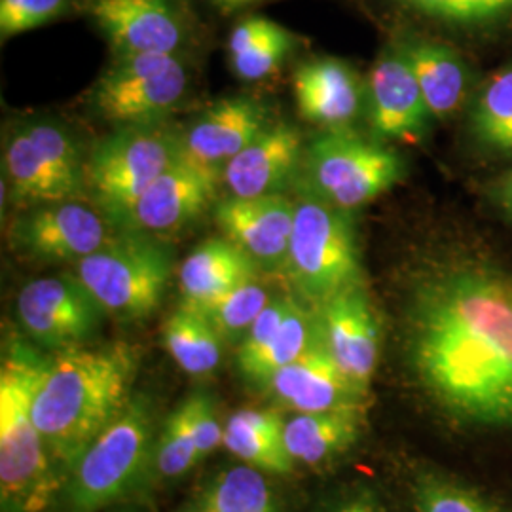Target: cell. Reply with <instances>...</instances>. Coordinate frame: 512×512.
<instances>
[{
  "mask_svg": "<svg viewBox=\"0 0 512 512\" xmlns=\"http://www.w3.org/2000/svg\"><path fill=\"white\" fill-rule=\"evenodd\" d=\"M408 357L448 420L512 431V274L456 266L421 283L410 306Z\"/></svg>",
  "mask_w": 512,
  "mask_h": 512,
  "instance_id": "6da1fadb",
  "label": "cell"
},
{
  "mask_svg": "<svg viewBox=\"0 0 512 512\" xmlns=\"http://www.w3.org/2000/svg\"><path fill=\"white\" fill-rule=\"evenodd\" d=\"M137 370L139 351L129 344L67 349L50 359L33 414L63 480L126 408Z\"/></svg>",
  "mask_w": 512,
  "mask_h": 512,
  "instance_id": "7a4b0ae2",
  "label": "cell"
},
{
  "mask_svg": "<svg viewBox=\"0 0 512 512\" xmlns=\"http://www.w3.org/2000/svg\"><path fill=\"white\" fill-rule=\"evenodd\" d=\"M48 365V357L21 340L4 348L0 365L2 512L55 511L65 484L33 414Z\"/></svg>",
  "mask_w": 512,
  "mask_h": 512,
  "instance_id": "3957f363",
  "label": "cell"
},
{
  "mask_svg": "<svg viewBox=\"0 0 512 512\" xmlns=\"http://www.w3.org/2000/svg\"><path fill=\"white\" fill-rule=\"evenodd\" d=\"M156 410L147 395H133L76 461L55 512H101L129 497L154 475Z\"/></svg>",
  "mask_w": 512,
  "mask_h": 512,
  "instance_id": "277c9868",
  "label": "cell"
},
{
  "mask_svg": "<svg viewBox=\"0 0 512 512\" xmlns=\"http://www.w3.org/2000/svg\"><path fill=\"white\" fill-rule=\"evenodd\" d=\"M285 272L298 294L317 306L359 285L361 260L348 213L313 196L296 203Z\"/></svg>",
  "mask_w": 512,
  "mask_h": 512,
  "instance_id": "5b68a950",
  "label": "cell"
},
{
  "mask_svg": "<svg viewBox=\"0 0 512 512\" xmlns=\"http://www.w3.org/2000/svg\"><path fill=\"white\" fill-rule=\"evenodd\" d=\"M76 277L95 300L120 321L145 319L164 300L171 279V255L162 243L131 232L110 238L76 262Z\"/></svg>",
  "mask_w": 512,
  "mask_h": 512,
  "instance_id": "8992f818",
  "label": "cell"
},
{
  "mask_svg": "<svg viewBox=\"0 0 512 512\" xmlns=\"http://www.w3.org/2000/svg\"><path fill=\"white\" fill-rule=\"evenodd\" d=\"M302 162L313 198L344 211L374 202L404 177L397 150L349 129H327L311 141Z\"/></svg>",
  "mask_w": 512,
  "mask_h": 512,
  "instance_id": "52a82bcc",
  "label": "cell"
},
{
  "mask_svg": "<svg viewBox=\"0 0 512 512\" xmlns=\"http://www.w3.org/2000/svg\"><path fill=\"white\" fill-rule=\"evenodd\" d=\"M181 158V137L154 124L126 126L93 148L86 181L114 224Z\"/></svg>",
  "mask_w": 512,
  "mask_h": 512,
  "instance_id": "ba28073f",
  "label": "cell"
},
{
  "mask_svg": "<svg viewBox=\"0 0 512 512\" xmlns=\"http://www.w3.org/2000/svg\"><path fill=\"white\" fill-rule=\"evenodd\" d=\"M186 86V71L173 54L116 55L95 84L92 105L114 124H154L183 99Z\"/></svg>",
  "mask_w": 512,
  "mask_h": 512,
  "instance_id": "9c48e42d",
  "label": "cell"
},
{
  "mask_svg": "<svg viewBox=\"0 0 512 512\" xmlns=\"http://www.w3.org/2000/svg\"><path fill=\"white\" fill-rule=\"evenodd\" d=\"M16 311L27 336L55 353L88 346L107 315L76 275L40 277L27 283L19 291Z\"/></svg>",
  "mask_w": 512,
  "mask_h": 512,
  "instance_id": "30bf717a",
  "label": "cell"
},
{
  "mask_svg": "<svg viewBox=\"0 0 512 512\" xmlns=\"http://www.w3.org/2000/svg\"><path fill=\"white\" fill-rule=\"evenodd\" d=\"M220 175L181 154L116 224L135 234L175 232L215 202Z\"/></svg>",
  "mask_w": 512,
  "mask_h": 512,
  "instance_id": "8fae6325",
  "label": "cell"
},
{
  "mask_svg": "<svg viewBox=\"0 0 512 512\" xmlns=\"http://www.w3.org/2000/svg\"><path fill=\"white\" fill-rule=\"evenodd\" d=\"M262 389L274 408L293 414L365 410L368 397V391L336 365L323 342L275 372Z\"/></svg>",
  "mask_w": 512,
  "mask_h": 512,
  "instance_id": "7c38bea8",
  "label": "cell"
},
{
  "mask_svg": "<svg viewBox=\"0 0 512 512\" xmlns=\"http://www.w3.org/2000/svg\"><path fill=\"white\" fill-rule=\"evenodd\" d=\"M12 239L19 251L40 260H82L109 241L105 219L92 207L67 202L37 205L16 220Z\"/></svg>",
  "mask_w": 512,
  "mask_h": 512,
  "instance_id": "4fadbf2b",
  "label": "cell"
},
{
  "mask_svg": "<svg viewBox=\"0 0 512 512\" xmlns=\"http://www.w3.org/2000/svg\"><path fill=\"white\" fill-rule=\"evenodd\" d=\"M317 315L330 357L368 391L380 361V323L363 283L330 296L317 306Z\"/></svg>",
  "mask_w": 512,
  "mask_h": 512,
  "instance_id": "5bb4252c",
  "label": "cell"
},
{
  "mask_svg": "<svg viewBox=\"0 0 512 512\" xmlns=\"http://www.w3.org/2000/svg\"><path fill=\"white\" fill-rule=\"evenodd\" d=\"M296 203L283 194L253 198L230 196L217 203L215 220L224 238L234 241L260 270H285L293 236Z\"/></svg>",
  "mask_w": 512,
  "mask_h": 512,
  "instance_id": "9a60e30c",
  "label": "cell"
},
{
  "mask_svg": "<svg viewBox=\"0 0 512 512\" xmlns=\"http://www.w3.org/2000/svg\"><path fill=\"white\" fill-rule=\"evenodd\" d=\"M370 128L378 139L418 143L433 120L403 48L378 57L368 80Z\"/></svg>",
  "mask_w": 512,
  "mask_h": 512,
  "instance_id": "2e32d148",
  "label": "cell"
},
{
  "mask_svg": "<svg viewBox=\"0 0 512 512\" xmlns=\"http://www.w3.org/2000/svg\"><path fill=\"white\" fill-rule=\"evenodd\" d=\"M270 126L268 109L253 97L220 99L181 135V154L222 173L230 160Z\"/></svg>",
  "mask_w": 512,
  "mask_h": 512,
  "instance_id": "e0dca14e",
  "label": "cell"
},
{
  "mask_svg": "<svg viewBox=\"0 0 512 512\" xmlns=\"http://www.w3.org/2000/svg\"><path fill=\"white\" fill-rule=\"evenodd\" d=\"M92 14L118 55L175 54L183 42L169 0H92Z\"/></svg>",
  "mask_w": 512,
  "mask_h": 512,
  "instance_id": "ac0fdd59",
  "label": "cell"
},
{
  "mask_svg": "<svg viewBox=\"0 0 512 512\" xmlns=\"http://www.w3.org/2000/svg\"><path fill=\"white\" fill-rule=\"evenodd\" d=\"M293 88L302 118L327 129H348L365 99L359 74L348 63L332 57L300 65L294 73Z\"/></svg>",
  "mask_w": 512,
  "mask_h": 512,
  "instance_id": "d6986e66",
  "label": "cell"
},
{
  "mask_svg": "<svg viewBox=\"0 0 512 512\" xmlns=\"http://www.w3.org/2000/svg\"><path fill=\"white\" fill-rule=\"evenodd\" d=\"M304 158L302 137L289 124H272L224 167L222 179L230 196L253 198L281 194Z\"/></svg>",
  "mask_w": 512,
  "mask_h": 512,
  "instance_id": "ffe728a7",
  "label": "cell"
},
{
  "mask_svg": "<svg viewBox=\"0 0 512 512\" xmlns=\"http://www.w3.org/2000/svg\"><path fill=\"white\" fill-rule=\"evenodd\" d=\"M401 48L433 120L454 116L471 92V73L458 52L431 40H410Z\"/></svg>",
  "mask_w": 512,
  "mask_h": 512,
  "instance_id": "44dd1931",
  "label": "cell"
},
{
  "mask_svg": "<svg viewBox=\"0 0 512 512\" xmlns=\"http://www.w3.org/2000/svg\"><path fill=\"white\" fill-rule=\"evenodd\" d=\"M365 410L293 414L285 420V446L294 463L323 465L349 452L363 437Z\"/></svg>",
  "mask_w": 512,
  "mask_h": 512,
  "instance_id": "7402d4cb",
  "label": "cell"
},
{
  "mask_svg": "<svg viewBox=\"0 0 512 512\" xmlns=\"http://www.w3.org/2000/svg\"><path fill=\"white\" fill-rule=\"evenodd\" d=\"M258 264L230 239H209L179 270L183 302H203L258 277Z\"/></svg>",
  "mask_w": 512,
  "mask_h": 512,
  "instance_id": "603a6c76",
  "label": "cell"
},
{
  "mask_svg": "<svg viewBox=\"0 0 512 512\" xmlns=\"http://www.w3.org/2000/svg\"><path fill=\"white\" fill-rule=\"evenodd\" d=\"M222 446L236 458L268 475H289L293 458L285 446L281 410H239L224 425Z\"/></svg>",
  "mask_w": 512,
  "mask_h": 512,
  "instance_id": "cb8c5ba5",
  "label": "cell"
},
{
  "mask_svg": "<svg viewBox=\"0 0 512 512\" xmlns=\"http://www.w3.org/2000/svg\"><path fill=\"white\" fill-rule=\"evenodd\" d=\"M4 181L19 203L46 205L76 200L73 190L46 162L23 126L12 133L4 148Z\"/></svg>",
  "mask_w": 512,
  "mask_h": 512,
  "instance_id": "d4e9b609",
  "label": "cell"
},
{
  "mask_svg": "<svg viewBox=\"0 0 512 512\" xmlns=\"http://www.w3.org/2000/svg\"><path fill=\"white\" fill-rule=\"evenodd\" d=\"M321 342L317 311L313 313L302 300L294 298L293 308L285 317L281 329L277 330L266 348L260 349L251 359L239 363V370L247 382L256 387H264L275 372L291 365Z\"/></svg>",
  "mask_w": 512,
  "mask_h": 512,
  "instance_id": "484cf974",
  "label": "cell"
},
{
  "mask_svg": "<svg viewBox=\"0 0 512 512\" xmlns=\"http://www.w3.org/2000/svg\"><path fill=\"white\" fill-rule=\"evenodd\" d=\"M194 503L211 512H283L268 473L239 463L211 476Z\"/></svg>",
  "mask_w": 512,
  "mask_h": 512,
  "instance_id": "4316f807",
  "label": "cell"
},
{
  "mask_svg": "<svg viewBox=\"0 0 512 512\" xmlns=\"http://www.w3.org/2000/svg\"><path fill=\"white\" fill-rule=\"evenodd\" d=\"M224 338L200 311L181 304L164 323V346L190 376L211 374L222 359Z\"/></svg>",
  "mask_w": 512,
  "mask_h": 512,
  "instance_id": "83f0119b",
  "label": "cell"
},
{
  "mask_svg": "<svg viewBox=\"0 0 512 512\" xmlns=\"http://www.w3.org/2000/svg\"><path fill=\"white\" fill-rule=\"evenodd\" d=\"M469 118L478 145L512 154V65L484 82L473 97Z\"/></svg>",
  "mask_w": 512,
  "mask_h": 512,
  "instance_id": "f1b7e54d",
  "label": "cell"
},
{
  "mask_svg": "<svg viewBox=\"0 0 512 512\" xmlns=\"http://www.w3.org/2000/svg\"><path fill=\"white\" fill-rule=\"evenodd\" d=\"M270 300L272 294L268 287H264L256 277L215 298L183 304L200 311L224 338V342H241L260 311L270 304Z\"/></svg>",
  "mask_w": 512,
  "mask_h": 512,
  "instance_id": "f546056e",
  "label": "cell"
},
{
  "mask_svg": "<svg viewBox=\"0 0 512 512\" xmlns=\"http://www.w3.org/2000/svg\"><path fill=\"white\" fill-rule=\"evenodd\" d=\"M412 512H511L454 476L420 471L410 486Z\"/></svg>",
  "mask_w": 512,
  "mask_h": 512,
  "instance_id": "4dcf8cb0",
  "label": "cell"
},
{
  "mask_svg": "<svg viewBox=\"0 0 512 512\" xmlns=\"http://www.w3.org/2000/svg\"><path fill=\"white\" fill-rule=\"evenodd\" d=\"M200 461L202 459L198 448L177 406L158 429L154 448V475L162 480H177L192 471Z\"/></svg>",
  "mask_w": 512,
  "mask_h": 512,
  "instance_id": "1f68e13d",
  "label": "cell"
},
{
  "mask_svg": "<svg viewBox=\"0 0 512 512\" xmlns=\"http://www.w3.org/2000/svg\"><path fill=\"white\" fill-rule=\"evenodd\" d=\"M179 410L183 414L188 433L198 448L200 459L203 461L209 458L224 442V425L217 416L213 397L205 391L192 393L179 404Z\"/></svg>",
  "mask_w": 512,
  "mask_h": 512,
  "instance_id": "d6a6232c",
  "label": "cell"
},
{
  "mask_svg": "<svg viewBox=\"0 0 512 512\" xmlns=\"http://www.w3.org/2000/svg\"><path fill=\"white\" fill-rule=\"evenodd\" d=\"M67 0H0V37L12 38L57 18Z\"/></svg>",
  "mask_w": 512,
  "mask_h": 512,
  "instance_id": "836d02e7",
  "label": "cell"
},
{
  "mask_svg": "<svg viewBox=\"0 0 512 512\" xmlns=\"http://www.w3.org/2000/svg\"><path fill=\"white\" fill-rule=\"evenodd\" d=\"M293 48V35L279 27L274 35L262 40L253 50L232 57V67L239 78L255 82L274 73Z\"/></svg>",
  "mask_w": 512,
  "mask_h": 512,
  "instance_id": "e575fe53",
  "label": "cell"
},
{
  "mask_svg": "<svg viewBox=\"0 0 512 512\" xmlns=\"http://www.w3.org/2000/svg\"><path fill=\"white\" fill-rule=\"evenodd\" d=\"M293 304L294 298L291 296H277L270 300V304L264 310L260 311V315L256 317L251 329L247 330V334L239 342L238 365L251 359L260 349L268 346V342L274 338L277 330L281 329Z\"/></svg>",
  "mask_w": 512,
  "mask_h": 512,
  "instance_id": "d590c367",
  "label": "cell"
},
{
  "mask_svg": "<svg viewBox=\"0 0 512 512\" xmlns=\"http://www.w3.org/2000/svg\"><path fill=\"white\" fill-rule=\"evenodd\" d=\"M429 18L440 19L459 27H480L471 0H401Z\"/></svg>",
  "mask_w": 512,
  "mask_h": 512,
  "instance_id": "8d00e7d4",
  "label": "cell"
},
{
  "mask_svg": "<svg viewBox=\"0 0 512 512\" xmlns=\"http://www.w3.org/2000/svg\"><path fill=\"white\" fill-rule=\"evenodd\" d=\"M321 512H387L382 495L368 484H351L332 495Z\"/></svg>",
  "mask_w": 512,
  "mask_h": 512,
  "instance_id": "74e56055",
  "label": "cell"
},
{
  "mask_svg": "<svg viewBox=\"0 0 512 512\" xmlns=\"http://www.w3.org/2000/svg\"><path fill=\"white\" fill-rule=\"evenodd\" d=\"M277 29H279V25L272 19L260 18V16H253V18L241 21L228 38L230 59L253 50L262 40L274 35Z\"/></svg>",
  "mask_w": 512,
  "mask_h": 512,
  "instance_id": "f35d334b",
  "label": "cell"
},
{
  "mask_svg": "<svg viewBox=\"0 0 512 512\" xmlns=\"http://www.w3.org/2000/svg\"><path fill=\"white\" fill-rule=\"evenodd\" d=\"M480 25L512 19V0H471Z\"/></svg>",
  "mask_w": 512,
  "mask_h": 512,
  "instance_id": "ab89813d",
  "label": "cell"
},
{
  "mask_svg": "<svg viewBox=\"0 0 512 512\" xmlns=\"http://www.w3.org/2000/svg\"><path fill=\"white\" fill-rule=\"evenodd\" d=\"M497 202L501 209L507 213V217L512 220V171H509L503 181L497 186Z\"/></svg>",
  "mask_w": 512,
  "mask_h": 512,
  "instance_id": "60d3db41",
  "label": "cell"
},
{
  "mask_svg": "<svg viewBox=\"0 0 512 512\" xmlns=\"http://www.w3.org/2000/svg\"><path fill=\"white\" fill-rule=\"evenodd\" d=\"M213 4H217L220 8H226V10H234V8H241V6H247V4H253L256 0H211Z\"/></svg>",
  "mask_w": 512,
  "mask_h": 512,
  "instance_id": "b9f144b4",
  "label": "cell"
},
{
  "mask_svg": "<svg viewBox=\"0 0 512 512\" xmlns=\"http://www.w3.org/2000/svg\"><path fill=\"white\" fill-rule=\"evenodd\" d=\"M177 512H211L209 509H205V507H202V505H198V503H190L188 507H184V509H181V511Z\"/></svg>",
  "mask_w": 512,
  "mask_h": 512,
  "instance_id": "7bdbcfd3",
  "label": "cell"
},
{
  "mask_svg": "<svg viewBox=\"0 0 512 512\" xmlns=\"http://www.w3.org/2000/svg\"><path fill=\"white\" fill-rule=\"evenodd\" d=\"M124 512H128V511H124Z\"/></svg>",
  "mask_w": 512,
  "mask_h": 512,
  "instance_id": "ee69618b",
  "label": "cell"
}]
</instances>
